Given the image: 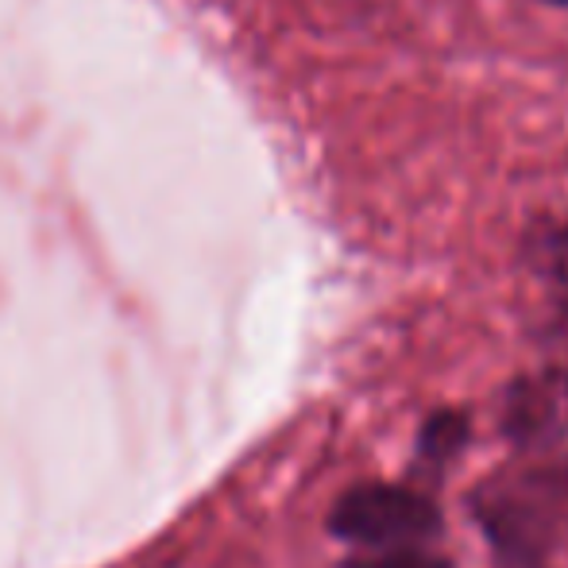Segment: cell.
I'll use <instances>...</instances> for the list:
<instances>
[{"mask_svg":"<svg viewBox=\"0 0 568 568\" xmlns=\"http://www.w3.org/2000/svg\"><path fill=\"white\" fill-rule=\"evenodd\" d=\"M479 518L510 557H541L568 538V479L554 468L499 476L479 495Z\"/></svg>","mask_w":568,"mask_h":568,"instance_id":"1","label":"cell"},{"mask_svg":"<svg viewBox=\"0 0 568 568\" xmlns=\"http://www.w3.org/2000/svg\"><path fill=\"white\" fill-rule=\"evenodd\" d=\"M442 526L437 507L426 495L395 484H364L341 495L329 515V530L359 546H387V541L429 538Z\"/></svg>","mask_w":568,"mask_h":568,"instance_id":"2","label":"cell"},{"mask_svg":"<svg viewBox=\"0 0 568 568\" xmlns=\"http://www.w3.org/2000/svg\"><path fill=\"white\" fill-rule=\"evenodd\" d=\"M464 442H468V422L449 410L434 414L429 426L422 429V449L434 456V460H445V456H453L456 449H464Z\"/></svg>","mask_w":568,"mask_h":568,"instance_id":"3","label":"cell"},{"mask_svg":"<svg viewBox=\"0 0 568 568\" xmlns=\"http://www.w3.org/2000/svg\"><path fill=\"white\" fill-rule=\"evenodd\" d=\"M344 568H453L445 557L418 554V549H398V554H379V557H359Z\"/></svg>","mask_w":568,"mask_h":568,"instance_id":"4","label":"cell"},{"mask_svg":"<svg viewBox=\"0 0 568 568\" xmlns=\"http://www.w3.org/2000/svg\"><path fill=\"white\" fill-rule=\"evenodd\" d=\"M549 271H554V278L568 291V225L557 229L554 240H549Z\"/></svg>","mask_w":568,"mask_h":568,"instance_id":"5","label":"cell"},{"mask_svg":"<svg viewBox=\"0 0 568 568\" xmlns=\"http://www.w3.org/2000/svg\"><path fill=\"white\" fill-rule=\"evenodd\" d=\"M549 4H565L568 8V0H549Z\"/></svg>","mask_w":568,"mask_h":568,"instance_id":"6","label":"cell"}]
</instances>
